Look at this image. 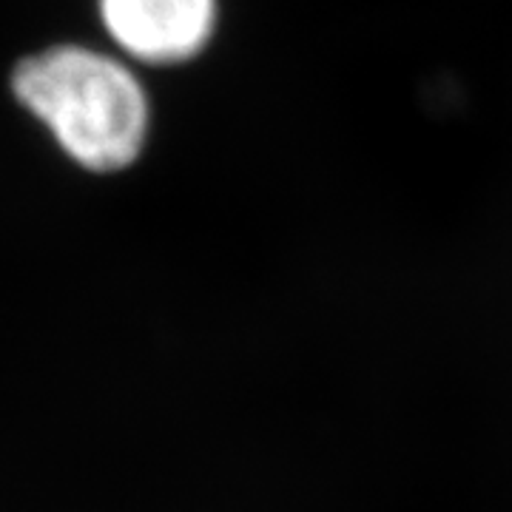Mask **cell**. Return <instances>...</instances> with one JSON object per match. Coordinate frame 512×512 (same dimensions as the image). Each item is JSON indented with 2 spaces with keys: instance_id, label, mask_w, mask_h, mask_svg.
Listing matches in <instances>:
<instances>
[{
  "instance_id": "6da1fadb",
  "label": "cell",
  "mask_w": 512,
  "mask_h": 512,
  "mask_svg": "<svg viewBox=\"0 0 512 512\" xmlns=\"http://www.w3.org/2000/svg\"><path fill=\"white\" fill-rule=\"evenodd\" d=\"M12 89L60 148L92 171L126 168L146 143V94L114 57L83 46L46 49L20 63Z\"/></svg>"
},
{
  "instance_id": "7a4b0ae2",
  "label": "cell",
  "mask_w": 512,
  "mask_h": 512,
  "mask_svg": "<svg viewBox=\"0 0 512 512\" xmlns=\"http://www.w3.org/2000/svg\"><path fill=\"white\" fill-rule=\"evenodd\" d=\"M100 18L126 55L171 66L205 49L217 0H100Z\"/></svg>"
}]
</instances>
